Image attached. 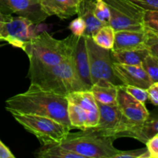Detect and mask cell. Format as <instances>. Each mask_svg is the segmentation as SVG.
<instances>
[{
    "label": "cell",
    "mask_w": 158,
    "mask_h": 158,
    "mask_svg": "<svg viewBox=\"0 0 158 158\" xmlns=\"http://www.w3.org/2000/svg\"><path fill=\"white\" fill-rule=\"evenodd\" d=\"M66 97L44 90L30 83L24 93L6 100V110L11 114H32L53 119L72 130L67 114Z\"/></svg>",
    "instance_id": "obj_1"
},
{
    "label": "cell",
    "mask_w": 158,
    "mask_h": 158,
    "mask_svg": "<svg viewBox=\"0 0 158 158\" xmlns=\"http://www.w3.org/2000/svg\"><path fill=\"white\" fill-rule=\"evenodd\" d=\"M29 60L30 83L64 97L75 91L88 90L76 72L72 57L54 66H46L32 58Z\"/></svg>",
    "instance_id": "obj_2"
},
{
    "label": "cell",
    "mask_w": 158,
    "mask_h": 158,
    "mask_svg": "<svg viewBox=\"0 0 158 158\" xmlns=\"http://www.w3.org/2000/svg\"><path fill=\"white\" fill-rule=\"evenodd\" d=\"M78 38L71 34L66 39L57 40L47 32H43L32 39L24 52L28 58L34 59L46 66H54L71 59Z\"/></svg>",
    "instance_id": "obj_3"
},
{
    "label": "cell",
    "mask_w": 158,
    "mask_h": 158,
    "mask_svg": "<svg viewBox=\"0 0 158 158\" xmlns=\"http://www.w3.org/2000/svg\"><path fill=\"white\" fill-rule=\"evenodd\" d=\"M114 140L90 128L73 134L69 132L59 145L84 158H114L120 152L114 146Z\"/></svg>",
    "instance_id": "obj_4"
},
{
    "label": "cell",
    "mask_w": 158,
    "mask_h": 158,
    "mask_svg": "<svg viewBox=\"0 0 158 158\" xmlns=\"http://www.w3.org/2000/svg\"><path fill=\"white\" fill-rule=\"evenodd\" d=\"M25 130L33 134L43 147L59 144L71 130L63 123L49 118L32 114H12Z\"/></svg>",
    "instance_id": "obj_5"
},
{
    "label": "cell",
    "mask_w": 158,
    "mask_h": 158,
    "mask_svg": "<svg viewBox=\"0 0 158 158\" xmlns=\"http://www.w3.org/2000/svg\"><path fill=\"white\" fill-rule=\"evenodd\" d=\"M84 37L87 49L92 84L109 83L115 86L123 85L117 78L113 69L114 60L110 49H103L97 46L90 36Z\"/></svg>",
    "instance_id": "obj_6"
},
{
    "label": "cell",
    "mask_w": 158,
    "mask_h": 158,
    "mask_svg": "<svg viewBox=\"0 0 158 158\" xmlns=\"http://www.w3.org/2000/svg\"><path fill=\"white\" fill-rule=\"evenodd\" d=\"M110 13V25L115 31L143 30L144 11L130 0H103Z\"/></svg>",
    "instance_id": "obj_7"
},
{
    "label": "cell",
    "mask_w": 158,
    "mask_h": 158,
    "mask_svg": "<svg viewBox=\"0 0 158 158\" xmlns=\"http://www.w3.org/2000/svg\"><path fill=\"white\" fill-rule=\"evenodd\" d=\"M34 25L28 19L12 15L0 29V36L3 41L24 51L36 35L33 29Z\"/></svg>",
    "instance_id": "obj_8"
},
{
    "label": "cell",
    "mask_w": 158,
    "mask_h": 158,
    "mask_svg": "<svg viewBox=\"0 0 158 158\" xmlns=\"http://www.w3.org/2000/svg\"><path fill=\"white\" fill-rule=\"evenodd\" d=\"M0 11L6 15L24 17L35 25L49 17L43 11L41 0H0Z\"/></svg>",
    "instance_id": "obj_9"
},
{
    "label": "cell",
    "mask_w": 158,
    "mask_h": 158,
    "mask_svg": "<svg viewBox=\"0 0 158 158\" xmlns=\"http://www.w3.org/2000/svg\"><path fill=\"white\" fill-rule=\"evenodd\" d=\"M116 104L121 114L131 121L141 123L150 117V113L144 103H140L128 94L123 89L122 85L117 89Z\"/></svg>",
    "instance_id": "obj_10"
},
{
    "label": "cell",
    "mask_w": 158,
    "mask_h": 158,
    "mask_svg": "<svg viewBox=\"0 0 158 158\" xmlns=\"http://www.w3.org/2000/svg\"><path fill=\"white\" fill-rule=\"evenodd\" d=\"M113 69L123 85L148 89L153 83L140 65H126L114 62Z\"/></svg>",
    "instance_id": "obj_11"
},
{
    "label": "cell",
    "mask_w": 158,
    "mask_h": 158,
    "mask_svg": "<svg viewBox=\"0 0 158 158\" xmlns=\"http://www.w3.org/2000/svg\"><path fill=\"white\" fill-rule=\"evenodd\" d=\"M72 61L79 78L86 89L89 90L93 84L89 73V59L84 35L79 37L74 45L72 52Z\"/></svg>",
    "instance_id": "obj_12"
},
{
    "label": "cell",
    "mask_w": 158,
    "mask_h": 158,
    "mask_svg": "<svg viewBox=\"0 0 158 158\" xmlns=\"http://www.w3.org/2000/svg\"><path fill=\"white\" fill-rule=\"evenodd\" d=\"M68 102H72L81 106L87 113L86 130L94 128L98 124L99 110L97 101L89 90H78L66 96Z\"/></svg>",
    "instance_id": "obj_13"
},
{
    "label": "cell",
    "mask_w": 158,
    "mask_h": 158,
    "mask_svg": "<svg viewBox=\"0 0 158 158\" xmlns=\"http://www.w3.org/2000/svg\"><path fill=\"white\" fill-rule=\"evenodd\" d=\"M83 0H41L43 11L48 16L55 15L61 19L77 15Z\"/></svg>",
    "instance_id": "obj_14"
},
{
    "label": "cell",
    "mask_w": 158,
    "mask_h": 158,
    "mask_svg": "<svg viewBox=\"0 0 158 158\" xmlns=\"http://www.w3.org/2000/svg\"><path fill=\"white\" fill-rule=\"evenodd\" d=\"M146 35L145 30L115 31L114 46L111 50L144 47Z\"/></svg>",
    "instance_id": "obj_15"
},
{
    "label": "cell",
    "mask_w": 158,
    "mask_h": 158,
    "mask_svg": "<svg viewBox=\"0 0 158 158\" xmlns=\"http://www.w3.org/2000/svg\"><path fill=\"white\" fill-rule=\"evenodd\" d=\"M95 0H83L78 9L77 15L82 17L86 23L84 36H92L100 27L104 25L97 20L94 13Z\"/></svg>",
    "instance_id": "obj_16"
},
{
    "label": "cell",
    "mask_w": 158,
    "mask_h": 158,
    "mask_svg": "<svg viewBox=\"0 0 158 158\" xmlns=\"http://www.w3.org/2000/svg\"><path fill=\"white\" fill-rule=\"evenodd\" d=\"M149 52L144 47L111 50L114 62L126 65H140Z\"/></svg>",
    "instance_id": "obj_17"
},
{
    "label": "cell",
    "mask_w": 158,
    "mask_h": 158,
    "mask_svg": "<svg viewBox=\"0 0 158 158\" xmlns=\"http://www.w3.org/2000/svg\"><path fill=\"white\" fill-rule=\"evenodd\" d=\"M119 86L112 83H95L89 89L96 101L106 105L116 104L117 89Z\"/></svg>",
    "instance_id": "obj_18"
},
{
    "label": "cell",
    "mask_w": 158,
    "mask_h": 158,
    "mask_svg": "<svg viewBox=\"0 0 158 158\" xmlns=\"http://www.w3.org/2000/svg\"><path fill=\"white\" fill-rule=\"evenodd\" d=\"M39 158H84L81 154L62 148L59 144L43 147L35 153Z\"/></svg>",
    "instance_id": "obj_19"
},
{
    "label": "cell",
    "mask_w": 158,
    "mask_h": 158,
    "mask_svg": "<svg viewBox=\"0 0 158 158\" xmlns=\"http://www.w3.org/2000/svg\"><path fill=\"white\" fill-rule=\"evenodd\" d=\"M68 102V101H67ZM67 114L72 129L76 128L80 131L86 130V123L87 113L81 106L72 102L67 103Z\"/></svg>",
    "instance_id": "obj_20"
},
{
    "label": "cell",
    "mask_w": 158,
    "mask_h": 158,
    "mask_svg": "<svg viewBox=\"0 0 158 158\" xmlns=\"http://www.w3.org/2000/svg\"><path fill=\"white\" fill-rule=\"evenodd\" d=\"M115 30L110 25H105L100 27L91 36L95 44L106 49H112L114 43Z\"/></svg>",
    "instance_id": "obj_21"
},
{
    "label": "cell",
    "mask_w": 158,
    "mask_h": 158,
    "mask_svg": "<svg viewBox=\"0 0 158 158\" xmlns=\"http://www.w3.org/2000/svg\"><path fill=\"white\" fill-rule=\"evenodd\" d=\"M140 66L153 83L158 82V57L148 54L143 59Z\"/></svg>",
    "instance_id": "obj_22"
},
{
    "label": "cell",
    "mask_w": 158,
    "mask_h": 158,
    "mask_svg": "<svg viewBox=\"0 0 158 158\" xmlns=\"http://www.w3.org/2000/svg\"><path fill=\"white\" fill-rule=\"evenodd\" d=\"M94 13L98 21L103 25H110V13L108 6L103 0H95Z\"/></svg>",
    "instance_id": "obj_23"
},
{
    "label": "cell",
    "mask_w": 158,
    "mask_h": 158,
    "mask_svg": "<svg viewBox=\"0 0 158 158\" xmlns=\"http://www.w3.org/2000/svg\"><path fill=\"white\" fill-rule=\"evenodd\" d=\"M143 30L158 33V11L145 10L143 16Z\"/></svg>",
    "instance_id": "obj_24"
},
{
    "label": "cell",
    "mask_w": 158,
    "mask_h": 158,
    "mask_svg": "<svg viewBox=\"0 0 158 158\" xmlns=\"http://www.w3.org/2000/svg\"><path fill=\"white\" fill-rule=\"evenodd\" d=\"M122 87L128 94L140 101V103H145V102L148 100V94L147 89L135 86H131V85H122Z\"/></svg>",
    "instance_id": "obj_25"
},
{
    "label": "cell",
    "mask_w": 158,
    "mask_h": 158,
    "mask_svg": "<svg viewBox=\"0 0 158 158\" xmlns=\"http://www.w3.org/2000/svg\"><path fill=\"white\" fill-rule=\"evenodd\" d=\"M147 32L144 47L148 50L150 54L158 57V33L145 30Z\"/></svg>",
    "instance_id": "obj_26"
},
{
    "label": "cell",
    "mask_w": 158,
    "mask_h": 158,
    "mask_svg": "<svg viewBox=\"0 0 158 158\" xmlns=\"http://www.w3.org/2000/svg\"><path fill=\"white\" fill-rule=\"evenodd\" d=\"M114 158H151L147 148L127 151H120Z\"/></svg>",
    "instance_id": "obj_27"
},
{
    "label": "cell",
    "mask_w": 158,
    "mask_h": 158,
    "mask_svg": "<svg viewBox=\"0 0 158 158\" xmlns=\"http://www.w3.org/2000/svg\"><path fill=\"white\" fill-rule=\"evenodd\" d=\"M69 29L75 36H83L86 30V23L82 17L78 16L69 23Z\"/></svg>",
    "instance_id": "obj_28"
},
{
    "label": "cell",
    "mask_w": 158,
    "mask_h": 158,
    "mask_svg": "<svg viewBox=\"0 0 158 158\" xmlns=\"http://www.w3.org/2000/svg\"><path fill=\"white\" fill-rule=\"evenodd\" d=\"M145 144L151 158H158V134L150 138Z\"/></svg>",
    "instance_id": "obj_29"
},
{
    "label": "cell",
    "mask_w": 158,
    "mask_h": 158,
    "mask_svg": "<svg viewBox=\"0 0 158 158\" xmlns=\"http://www.w3.org/2000/svg\"><path fill=\"white\" fill-rule=\"evenodd\" d=\"M143 10H157L158 0H130Z\"/></svg>",
    "instance_id": "obj_30"
},
{
    "label": "cell",
    "mask_w": 158,
    "mask_h": 158,
    "mask_svg": "<svg viewBox=\"0 0 158 158\" xmlns=\"http://www.w3.org/2000/svg\"><path fill=\"white\" fill-rule=\"evenodd\" d=\"M148 94V99L154 106L158 105V82L153 83L147 89Z\"/></svg>",
    "instance_id": "obj_31"
},
{
    "label": "cell",
    "mask_w": 158,
    "mask_h": 158,
    "mask_svg": "<svg viewBox=\"0 0 158 158\" xmlns=\"http://www.w3.org/2000/svg\"><path fill=\"white\" fill-rule=\"evenodd\" d=\"M0 158H15L12 151L0 140Z\"/></svg>",
    "instance_id": "obj_32"
},
{
    "label": "cell",
    "mask_w": 158,
    "mask_h": 158,
    "mask_svg": "<svg viewBox=\"0 0 158 158\" xmlns=\"http://www.w3.org/2000/svg\"><path fill=\"white\" fill-rule=\"evenodd\" d=\"M12 16V15H6L4 14L3 12H2L0 11V29L2 28V26L5 24L7 21H9L11 17Z\"/></svg>",
    "instance_id": "obj_33"
},
{
    "label": "cell",
    "mask_w": 158,
    "mask_h": 158,
    "mask_svg": "<svg viewBox=\"0 0 158 158\" xmlns=\"http://www.w3.org/2000/svg\"><path fill=\"white\" fill-rule=\"evenodd\" d=\"M2 40H0V47H1V46H2L3 45H4V44H2V43H1V42H2Z\"/></svg>",
    "instance_id": "obj_34"
},
{
    "label": "cell",
    "mask_w": 158,
    "mask_h": 158,
    "mask_svg": "<svg viewBox=\"0 0 158 158\" xmlns=\"http://www.w3.org/2000/svg\"><path fill=\"white\" fill-rule=\"evenodd\" d=\"M0 40H2V38H1V36H0ZM2 41H3V40H2Z\"/></svg>",
    "instance_id": "obj_35"
}]
</instances>
